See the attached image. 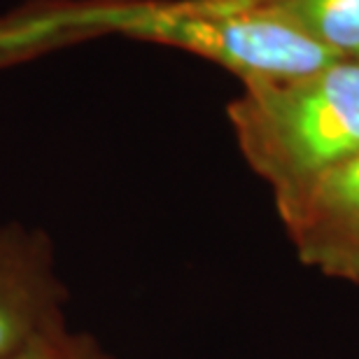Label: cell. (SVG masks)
Returning a JSON list of instances; mask_svg holds the SVG:
<instances>
[{
    "mask_svg": "<svg viewBox=\"0 0 359 359\" xmlns=\"http://www.w3.org/2000/svg\"><path fill=\"white\" fill-rule=\"evenodd\" d=\"M70 42L105 33L180 47L250 82H290L341 61L269 0H82L52 3Z\"/></svg>",
    "mask_w": 359,
    "mask_h": 359,
    "instance_id": "obj_1",
    "label": "cell"
},
{
    "mask_svg": "<svg viewBox=\"0 0 359 359\" xmlns=\"http://www.w3.org/2000/svg\"><path fill=\"white\" fill-rule=\"evenodd\" d=\"M229 105L241 152L276 205L359 154V63L336 61L290 82H250Z\"/></svg>",
    "mask_w": 359,
    "mask_h": 359,
    "instance_id": "obj_2",
    "label": "cell"
},
{
    "mask_svg": "<svg viewBox=\"0 0 359 359\" xmlns=\"http://www.w3.org/2000/svg\"><path fill=\"white\" fill-rule=\"evenodd\" d=\"M68 297L52 238L21 222L0 224V357L68 327Z\"/></svg>",
    "mask_w": 359,
    "mask_h": 359,
    "instance_id": "obj_3",
    "label": "cell"
},
{
    "mask_svg": "<svg viewBox=\"0 0 359 359\" xmlns=\"http://www.w3.org/2000/svg\"><path fill=\"white\" fill-rule=\"evenodd\" d=\"M278 215L304 266L359 285V154L280 205Z\"/></svg>",
    "mask_w": 359,
    "mask_h": 359,
    "instance_id": "obj_4",
    "label": "cell"
},
{
    "mask_svg": "<svg viewBox=\"0 0 359 359\" xmlns=\"http://www.w3.org/2000/svg\"><path fill=\"white\" fill-rule=\"evenodd\" d=\"M269 5L336 59L359 63V0H269Z\"/></svg>",
    "mask_w": 359,
    "mask_h": 359,
    "instance_id": "obj_5",
    "label": "cell"
},
{
    "mask_svg": "<svg viewBox=\"0 0 359 359\" xmlns=\"http://www.w3.org/2000/svg\"><path fill=\"white\" fill-rule=\"evenodd\" d=\"M0 359H114L96 336L63 327Z\"/></svg>",
    "mask_w": 359,
    "mask_h": 359,
    "instance_id": "obj_6",
    "label": "cell"
},
{
    "mask_svg": "<svg viewBox=\"0 0 359 359\" xmlns=\"http://www.w3.org/2000/svg\"><path fill=\"white\" fill-rule=\"evenodd\" d=\"M42 52H49L47 42L24 12L0 21V68L33 59Z\"/></svg>",
    "mask_w": 359,
    "mask_h": 359,
    "instance_id": "obj_7",
    "label": "cell"
}]
</instances>
